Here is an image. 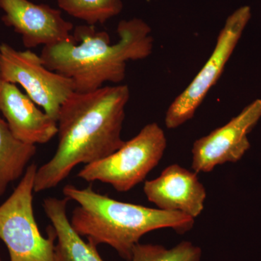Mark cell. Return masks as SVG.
Here are the masks:
<instances>
[{
  "mask_svg": "<svg viewBox=\"0 0 261 261\" xmlns=\"http://www.w3.org/2000/svg\"><path fill=\"white\" fill-rule=\"evenodd\" d=\"M130 90L127 85L106 86L73 92L58 114V145L48 162L37 168L34 192L55 188L75 166L88 165L116 152L121 137Z\"/></svg>",
  "mask_w": 261,
  "mask_h": 261,
  "instance_id": "obj_1",
  "label": "cell"
},
{
  "mask_svg": "<svg viewBox=\"0 0 261 261\" xmlns=\"http://www.w3.org/2000/svg\"><path fill=\"white\" fill-rule=\"evenodd\" d=\"M152 29L140 18L121 20L118 42L94 25L75 27L74 40L43 47L40 57L49 70L72 80L75 92L85 93L118 84L126 77L127 62L148 58L153 50Z\"/></svg>",
  "mask_w": 261,
  "mask_h": 261,
  "instance_id": "obj_2",
  "label": "cell"
},
{
  "mask_svg": "<svg viewBox=\"0 0 261 261\" xmlns=\"http://www.w3.org/2000/svg\"><path fill=\"white\" fill-rule=\"evenodd\" d=\"M63 193L79 204L70 221L75 231L96 246L109 245L128 261L146 233L169 228L181 234L195 224V219L182 213L121 202L98 193L92 187L80 189L68 185Z\"/></svg>",
  "mask_w": 261,
  "mask_h": 261,
  "instance_id": "obj_3",
  "label": "cell"
},
{
  "mask_svg": "<svg viewBox=\"0 0 261 261\" xmlns=\"http://www.w3.org/2000/svg\"><path fill=\"white\" fill-rule=\"evenodd\" d=\"M37 166L32 163L14 191L0 205V240L9 252L10 261H56L57 238L53 226L42 236L34 216L33 200Z\"/></svg>",
  "mask_w": 261,
  "mask_h": 261,
  "instance_id": "obj_4",
  "label": "cell"
},
{
  "mask_svg": "<svg viewBox=\"0 0 261 261\" xmlns=\"http://www.w3.org/2000/svg\"><path fill=\"white\" fill-rule=\"evenodd\" d=\"M166 147L164 130L153 122L130 140L125 141L116 152L86 165L77 176L86 181L108 184L118 192H128L159 165Z\"/></svg>",
  "mask_w": 261,
  "mask_h": 261,
  "instance_id": "obj_5",
  "label": "cell"
},
{
  "mask_svg": "<svg viewBox=\"0 0 261 261\" xmlns=\"http://www.w3.org/2000/svg\"><path fill=\"white\" fill-rule=\"evenodd\" d=\"M252 16L250 7H240L226 19L212 54L186 89L173 101L165 117L170 129L176 128L195 116L211 89L222 75Z\"/></svg>",
  "mask_w": 261,
  "mask_h": 261,
  "instance_id": "obj_6",
  "label": "cell"
},
{
  "mask_svg": "<svg viewBox=\"0 0 261 261\" xmlns=\"http://www.w3.org/2000/svg\"><path fill=\"white\" fill-rule=\"evenodd\" d=\"M0 72L5 82L18 84L37 106L56 121L63 103L75 92L70 79L47 68L40 56L0 44Z\"/></svg>",
  "mask_w": 261,
  "mask_h": 261,
  "instance_id": "obj_7",
  "label": "cell"
},
{
  "mask_svg": "<svg viewBox=\"0 0 261 261\" xmlns=\"http://www.w3.org/2000/svg\"><path fill=\"white\" fill-rule=\"evenodd\" d=\"M260 118L261 99H256L224 126L196 140L192 148V170L208 173L220 165L240 161L250 148L249 134Z\"/></svg>",
  "mask_w": 261,
  "mask_h": 261,
  "instance_id": "obj_8",
  "label": "cell"
},
{
  "mask_svg": "<svg viewBox=\"0 0 261 261\" xmlns=\"http://www.w3.org/2000/svg\"><path fill=\"white\" fill-rule=\"evenodd\" d=\"M0 9L2 21L21 37L28 49L75 39L73 23L63 18L61 10L29 0H0Z\"/></svg>",
  "mask_w": 261,
  "mask_h": 261,
  "instance_id": "obj_9",
  "label": "cell"
},
{
  "mask_svg": "<svg viewBox=\"0 0 261 261\" xmlns=\"http://www.w3.org/2000/svg\"><path fill=\"white\" fill-rule=\"evenodd\" d=\"M144 193L159 209L176 211L195 219L204 210L207 193L197 173L178 164L165 168L161 175L144 185Z\"/></svg>",
  "mask_w": 261,
  "mask_h": 261,
  "instance_id": "obj_10",
  "label": "cell"
},
{
  "mask_svg": "<svg viewBox=\"0 0 261 261\" xmlns=\"http://www.w3.org/2000/svg\"><path fill=\"white\" fill-rule=\"evenodd\" d=\"M16 84L0 80V113L10 132L24 143H47L58 135L57 121L39 109Z\"/></svg>",
  "mask_w": 261,
  "mask_h": 261,
  "instance_id": "obj_11",
  "label": "cell"
},
{
  "mask_svg": "<svg viewBox=\"0 0 261 261\" xmlns=\"http://www.w3.org/2000/svg\"><path fill=\"white\" fill-rule=\"evenodd\" d=\"M68 198L49 197L43 201V209L56 231V261H104L97 247L84 241L75 231L67 216Z\"/></svg>",
  "mask_w": 261,
  "mask_h": 261,
  "instance_id": "obj_12",
  "label": "cell"
},
{
  "mask_svg": "<svg viewBox=\"0 0 261 261\" xmlns=\"http://www.w3.org/2000/svg\"><path fill=\"white\" fill-rule=\"evenodd\" d=\"M36 153L37 146L15 138L0 117V197L10 184L23 177Z\"/></svg>",
  "mask_w": 261,
  "mask_h": 261,
  "instance_id": "obj_13",
  "label": "cell"
},
{
  "mask_svg": "<svg viewBox=\"0 0 261 261\" xmlns=\"http://www.w3.org/2000/svg\"><path fill=\"white\" fill-rule=\"evenodd\" d=\"M60 9L86 22L87 25L104 24L123 10L122 0H57Z\"/></svg>",
  "mask_w": 261,
  "mask_h": 261,
  "instance_id": "obj_14",
  "label": "cell"
},
{
  "mask_svg": "<svg viewBox=\"0 0 261 261\" xmlns=\"http://www.w3.org/2000/svg\"><path fill=\"white\" fill-rule=\"evenodd\" d=\"M202 250L191 242L182 241L171 249L161 245L139 243L129 261H200Z\"/></svg>",
  "mask_w": 261,
  "mask_h": 261,
  "instance_id": "obj_15",
  "label": "cell"
},
{
  "mask_svg": "<svg viewBox=\"0 0 261 261\" xmlns=\"http://www.w3.org/2000/svg\"><path fill=\"white\" fill-rule=\"evenodd\" d=\"M2 79H1V72H0V80H1Z\"/></svg>",
  "mask_w": 261,
  "mask_h": 261,
  "instance_id": "obj_16",
  "label": "cell"
},
{
  "mask_svg": "<svg viewBox=\"0 0 261 261\" xmlns=\"http://www.w3.org/2000/svg\"><path fill=\"white\" fill-rule=\"evenodd\" d=\"M0 261H3V260H2L1 257H0Z\"/></svg>",
  "mask_w": 261,
  "mask_h": 261,
  "instance_id": "obj_17",
  "label": "cell"
}]
</instances>
